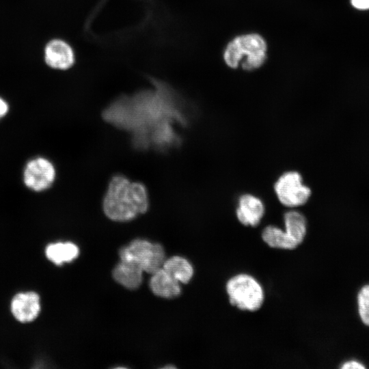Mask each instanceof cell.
Here are the masks:
<instances>
[{"label":"cell","instance_id":"1","mask_svg":"<svg viewBox=\"0 0 369 369\" xmlns=\"http://www.w3.org/2000/svg\"><path fill=\"white\" fill-rule=\"evenodd\" d=\"M148 205L146 187L120 174L111 178L102 201L105 215L115 221L132 220L145 213Z\"/></svg>","mask_w":369,"mask_h":369},{"label":"cell","instance_id":"2","mask_svg":"<svg viewBox=\"0 0 369 369\" xmlns=\"http://www.w3.org/2000/svg\"><path fill=\"white\" fill-rule=\"evenodd\" d=\"M267 57V44L258 33L235 37L226 46L223 53L225 63L231 68L240 65L246 70L260 68Z\"/></svg>","mask_w":369,"mask_h":369},{"label":"cell","instance_id":"3","mask_svg":"<svg viewBox=\"0 0 369 369\" xmlns=\"http://www.w3.org/2000/svg\"><path fill=\"white\" fill-rule=\"evenodd\" d=\"M226 290L231 305L247 312L258 310L264 301V292L260 282L252 275L239 273L230 277Z\"/></svg>","mask_w":369,"mask_h":369},{"label":"cell","instance_id":"4","mask_svg":"<svg viewBox=\"0 0 369 369\" xmlns=\"http://www.w3.org/2000/svg\"><path fill=\"white\" fill-rule=\"evenodd\" d=\"M121 260L136 263L143 271L152 274L162 268L165 255L163 247L159 243L146 240L135 239L120 250Z\"/></svg>","mask_w":369,"mask_h":369},{"label":"cell","instance_id":"5","mask_svg":"<svg viewBox=\"0 0 369 369\" xmlns=\"http://www.w3.org/2000/svg\"><path fill=\"white\" fill-rule=\"evenodd\" d=\"M274 190L279 202L290 208L303 205L311 195L310 189L303 184L301 174L295 171L280 176L275 183Z\"/></svg>","mask_w":369,"mask_h":369},{"label":"cell","instance_id":"6","mask_svg":"<svg viewBox=\"0 0 369 369\" xmlns=\"http://www.w3.org/2000/svg\"><path fill=\"white\" fill-rule=\"evenodd\" d=\"M55 171L46 159L38 158L29 161L24 171V181L31 189L40 191L49 187L53 182Z\"/></svg>","mask_w":369,"mask_h":369},{"label":"cell","instance_id":"7","mask_svg":"<svg viewBox=\"0 0 369 369\" xmlns=\"http://www.w3.org/2000/svg\"><path fill=\"white\" fill-rule=\"evenodd\" d=\"M262 201L251 194H243L238 200L236 215L238 220L244 226H258L264 214Z\"/></svg>","mask_w":369,"mask_h":369},{"label":"cell","instance_id":"8","mask_svg":"<svg viewBox=\"0 0 369 369\" xmlns=\"http://www.w3.org/2000/svg\"><path fill=\"white\" fill-rule=\"evenodd\" d=\"M44 59L46 64L55 69L66 70L74 62V55L70 46L61 40H53L46 46Z\"/></svg>","mask_w":369,"mask_h":369},{"label":"cell","instance_id":"9","mask_svg":"<svg viewBox=\"0 0 369 369\" xmlns=\"http://www.w3.org/2000/svg\"><path fill=\"white\" fill-rule=\"evenodd\" d=\"M11 310L14 316L20 322L33 320L40 310L39 296L33 292L17 294L12 301Z\"/></svg>","mask_w":369,"mask_h":369},{"label":"cell","instance_id":"10","mask_svg":"<svg viewBox=\"0 0 369 369\" xmlns=\"http://www.w3.org/2000/svg\"><path fill=\"white\" fill-rule=\"evenodd\" d=\"M152 275L150 287L154 295L160 297L171 299L180 294V282L165 269L161 268Z\"/></svg>","mask_w":369,"mask_h":369},{"label":"cell","instance_id":"11","mask_svg":"<svg viewBox=\"0 0 369 369\" xmlns=\"http://www.w3.org/2000/svg\"><path fill=\"white\" fill-rule=\"evenodd\" d=\"M142 269L136 263L121 260L113 271L114 279L124 287L134 290L142 282Z\"/></svg>","mask_w":369,"mask_h":369},{"label":"cell","instance_id":"12","mask_svg":"<svg viewBox=\"0 0 369 369\" xmlns=\"http://www.w3.org/2000/svg\"><path fill=\"white\" fill-rule=\"evenodd\" d=\"M285 232L298 245H301L307 233L305 216L299 211L289 210L284 216Z\"/></svg>","mask_w":369,"mask_h":369},{"label":"cell","instance_id":"13","mask_svg":"<svg viewBox=\"0 0 369 369\" xmlns=\"http://www.w3.org/2000/svg\"><path fill=\"white\" fill-rule=\"evenodd\" d=\"M162 268L182 284L189 282L193 275V266L186 258L181 256H176L166 259Z\"/></svg>","mask_w":369,"mask_h":369},{"label":"cell","instance_id":"14","mask_svg":"<svg viewBox=\"0 0 369 369\" xmlns=\"http://www.w3.org/2000/svg\"><path fill=\"white\" fill-rule=\"evenodd\" d=\"M263 241L270 247L291 250L299 245L292 241L284 230L275 226H268L262 232Z\"/></svg>","mask_w":369,"mask_h":369},{"label":"cell","instance_id":"15","mask_svg":"<svg viewBox=\"0 0 369 369\" xmlns=\"http://www.w3.org/2000/svg\"><path fill=\"white\" fill-rule=\"evenodd\" d=\"M79 252L78 247L70 242L50 244L46 249L48 259L58 265L71 262L78 256Z\"/></svg>","mask_w":369,"mask_h":369},{"label":"cell","instance_id":"16","mask_svg":"<svg viewBox=\"0 0 369 369\" xmlns=\"http://www.w3.org/2000/svg\"><path fill=\"white\" fill-rule=\"evenodd\" d=\"M358 315L361 322L369 327V284L360 288L357 295Z\"/></svg>","mask_w":369,"mask_h":369},{"label":"cell","instance_id":"17","mask_svg":"<svg viewBox=\"0 0 369 369\" xmlns=\"http://www.w3.org/2000/svg\"><path fill=\"white\" fill-rule=\"evenodd\" d=\"M342 369H364L366 366L357 359H348L344 361L340 366Z\"/></svg>","mask_w":369,"mask_h":369},{"label":"cell","instance_id":"18","mask_svg":"<svg viewBox=\"0 0 369 369\" xmlns=\"http://www.w3.org/2000/svg\"><path fill=\"white\" fill-rule=\"evenodd\" d=\"M352 4L358 9L365 10L369 8V0H352Z\"/></svg>","mask_w":369,"mask_h":369},{"label":"cell","instance_id":"19","mask_svg":"<svg viewBox=\"0 0 369 369\" xmlns=\"http://www.w3.org/2000/svg\"><path fill=\"white\" fill-rule=\"evenodd\" d=\"M8 109L7 103L0 98V118L5 115Z\"/></svg>","mask_w":369,"mask_h":369}]
</instances>
